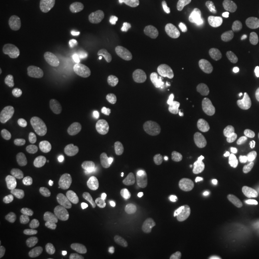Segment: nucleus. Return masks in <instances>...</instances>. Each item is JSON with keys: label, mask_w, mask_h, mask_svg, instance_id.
<instances>
[{"label": "nucleus", "mask_w": 259, "mask_h": 259, "mask_svg": "<svg viewBox=\"0 0 259 259\" xmlns=\"http://www.w3.org/2000/svg\"><path fill=\"white\" fill-rule=\"evenodd\" d=\"M35 246H36L37 250L44 254H51L55 250L54 243L49 238L45 237V236L38 237L35 242Z\"/></svg>", "instance_id": "20"}, {"label": "nucleus", "mask_w": 259, "mask_h": 259, "mask_svg": "<svg viewBox=\"0 0 259 259\" xmlns=\"http://www.w3.org/2000/svg\"><path fill=\"white\" fill-rule=\"evenodd\" d=\"M259 58V47L249 45L246 47V52L242 57V61L245 64H254Z\"/></svg>", "instance_id": "22"}, {"label": "nucleus", "mask_w": 259, "mask_h": 259, "mask_svg": "<svg viewBox=\"0 0 259 259\" xmlns=\"http://www.w3.org/2000/svg\"><path fill=\"white\" fill-rule=\"evenodd\" d=\"M3 145H4V141H3V138L1 137V138H0V148H2Z\"/></svg>", "instance_id": "32"}, {"label": "nucleus", "mask_w": 259, "mask_h": 259, "mask_svg": "<svg viewBox=\"0 0 259 259\" xmlns=\"http://www.w3.org/2000/svg\"><path fill=\"white\" fill-rule=\"evenodd\" d=\"M203 225L207 229L217 232L222 226V219L217 216H213L210 213H207L203 218Z\"/></svg>", "instance_id": "21"}, {"label": "nucleus", "mask_w": 259, "mask_h": 259, "mask_svg": "<svg viewBox=\"0 0 259 259\" xmlns=\"http://www.w3.org/2000/svg\"><path fill=\"white\" fill-rule=\"evenodd\" d=\"M192 259H218V250L212 241L202 238L196 241L191 250Z\"/></svg>", "instance_id": "13"}, {"label": "nucleus", "mask_w": 259, "mask_h": 259, "mask_svg": "<svg viewBox=\"0 0 259 259\" xmlns=\"http://www.w3.org/2000/svg\"><path fill=\"white\" fill-rule=\"evenodd\" d=\"M55 149L62 155L82 157L88 151V145L79 135L64 131L55 136Z\"/></svg>", "instance_id": "4"}, {"label": "nucleus", "mask_w": 259, "mask_h": 259, "mask_svg": "<svg viewBox=\"0 0 259 259\" xmlns=\"http://www.w3.org/2000/svg\"><path fill=\"white\" fill-rule=\"evenodd\" d=\"M208 26L204 20H194L179 29L177 37L181 46L185 47H197L204 42L208 36Z\"/></svg>", "instance_id": "5"}, {"label": "nucleus", "mask_w": 259, "mask_h": 259, "mask_svg": "<svg viewBox=\"0 0 259 259\" xmlns=\"http://www.w3.org/2000/svg\"><path fill=\"white\" fill-rule=\"evenodd\" d=\"M138 88H139L140 94L142 96H146L149 93H151L152 91H154L156 89V84L153 82V80H151L149 78H144V79L139 80Z\"/></svg>", "instance_id": "24"}, {"label": "nucleus", "mask_w": 259, "mask_h": 259, "mask_svg": "<svg viewBox=\"0 0 259 259\" xmlns=\"http://www.w3.org/2000/svg\"><path fill=\"white\" fill-rule=\"evenodd\" d=\"M5 102L7 107L16 110L21 116L31 117L39 110V101L37 96L24 88H13L6 93Z\"/></svg>", "instance_id": "1"}, {"label": "nucleus", "mask_w": 259, "mask_h": 259, "mask_svg": "<svg viewBox=\"0 0 259 259\" xmlns=\"http://www.w3.org/2000/svg\"><path fill=\"white\" fill-rule=\"evenodd\" d=\"M204 112H203V111H199V113H198V119H203L204 118Z\"/></svg>", "instance_id": "31"}, {"label": "nucleus", "mask_w": 259, "mask_h": 259, "mask_svg": "<svg viewBox=\"0 0 259 259\" xmlns=\"http://www.w3.org/2000/svg\"><path fill=\"white\" fill-rule=\"evenodd\" d=\"M29 218L26 213L16 211L11 213L0 227V243L4 247L12 246L19 240L27 230Z\"/></svg>", "instance_id": "3"}, {"label": "nucleus", "mask_w": 259, "mask_h": 259, "mask_svg": "<svg viewBox=\"0 0 259 259\" xmlns=\"http://www.w3.org/2000/svg\"><path fill=\"white\" fill-rule=\"evenodd\" d=\"M145 117L149 123L154 127V126H158L159 125V118H158V112L157 110L153 107L148 108L145 111Z\"/></svg>", "instance_id": "26"}, {"label": "nucleus", "mask_w": 259, "mask_h": 259, "mask_svg": "<svg viewBox=\"0 0 259 259\" xmlns=\"http://www.w3.org/2000/svg\"><path fill=\"white\" fill-rule=\"evenodd\" d=\"M247 5L250 6V8L259 13V0H246Z\"/></svg>", "instance_id": "29"}, {"label": "nucleus", "mask_w": 259, "mask_h": 259, "mask_svg": "<svg viewBox=\"0 0 259 259\" xmlns=\"http://www.w3.org/2000/svg\"><path fill=\"white\" fill-rule=\"evenodd\" d=\"M147 140L152 148L166 156H174L182 150L180 138L172 131L162 127L154 126L149 130Z\"/></svg>", "instance_id": "2"}, {"label": "nucleus", "mask_w": 259, "mask_h": 259, "mask_svg": "<svg viewBox=\"0 0 259 259\" xmlns=\"http://www.w3.org/2000/svg\"><path fill=\"white\" fill-rule=\"evenodd\" d=\"M10 167L19 175L27 174L28 167L27 154L24 150L18 149L14 151L9 159Z\"/></svg>", "instance_id": "16"}, {"label": "nucleus", "mask_w": 259, "mask_h": 259, "mask_svg": "<svg viewBox=\"0 0 259 259\" xmlns=\"http://www.w3.org/2000/svg\"><path fill=\"white\" fill-rule=\"evenodd\" d=\"M61 247L67 259H94L93 250L78 234H65L61 239Z\"/></svg>", "instance_id": "8"}, {"label": "nucleus", "mask_w": 259, "mask_h": 259, "mask_svg": "<svg viewBox=\"0 0 259 259\" xmlns=\"http://www.w3.org/2000/svg\"><path fill=\"white\" fill-rule=\"evenodd\" d=\"M111 0H81L79 15L84 24L93 26L97 24L108 14Z\"/></svg>", "instance_id": "7"}, {"label": "nucleus", "mask_w": 259, "mask_h": 259, "mask_svg": "<svg viewBox=\"0 0 259 259\" xmlns=\"http://www.w3.org/2000/svg\"><path fill=\"white\" fill-rule=\"evenodd\" d=\"M195 110L206 113L214 125L218 126L222 124L224 120V112L222 109L214 102L211 98L204 97L200 99L195 105Z\"/></svg>", "instance_id": "14"}, {"label": "nucleus", "mask_w": 259, "mask_h": 259, "mask_svg": "<svg viewBox=\"0 0 259 259\" xmlns=\"http://www.w3.org/2000/svg\"><path fill=\"white\" fill-rule=\"evenodd\" d=\"M99 212L105 224L111 229H118L124 222L120 206L110 198H103L99 203Z\"/></svg>", "instance_id": "11"}, {"label": "nucleus", "mask_w": 259, "mask_h": 259, "mask_svg": "<svg viewBox=\"0 0 259 259\" xmlns=\"http://www.w3.org/2000/svg\"><path fill=\"white\" fill-rule=\"evenodd\" d=\"M163 251L161 248L155 244H150L139 251L135 259H162Z\"/></svg>", "instance_id": "18"}, {"label": "nucleus", "mask_w": 259, "mask_h": 259, "mask_svg": "<svg viewBox=\"0 0 259 259\" xmlns=\"http://www.w3.org/2000/svg\"><path fill=\"white\" fill-rule=\"evenodd\" d=\"M88 114L94 126L102 131L103 133L111 135L118 131L119 123L116 116L111 110H109L102 104H92L89 107Z\"/></svg>", "instance_id": "6"}, {"label": "nucleus", "mask_w": 259, "mask_h": 259, "mask_svg": "<svg viewBox=\"0 0 259 259\" xmlns=\"http://www.w3.org/2000/svg\"><path fill=\"white\" fill-rule=\"evenodd\" d=\"M157 111L159 115L169 117L175 113V107L169 103H159V105L157 106Z\"/></svg>", "instance_id": "25"}, {"label": "nucleus", "mask_w": 259, "mask_h": 259, "mask_svg": "<svg viewBox=\"0 0 259 259\" xmlns=\"http://www.w3.org/2000/svg\"><path fill=\"white\" fill-rule=\"evenodd\" d=\"M24 188L29 194H39L45 189V183L38 177H28L24 182Z\"/></svg>", "instance_id": "19"}, {"label": "nucleus", "mask_w": 259, "mask_h": 259, "mask_svg": "<svg viewBox=\"0 0 259 259\" xmlns=\"http://www.w3.org/2000/svg\"><path fill=\"white\" fill-rule=\"evenodd\" d=\"M212 198L216 204H219L224 208H230L233 204V194L231 189L225 186L215 188L213 190Z\"/></svg>", "instance_id": "17"}, {"label": "nucleus", "mask_w": 259, "mask_h": 259, "mask_svg": "<svg viewBox=\"0 0 259 259\" xmlns=\"http://www.w3.org/2000/svg\"><path fill=\"white\" fill-rule=\"evenodd\" d=\"M214 162L219 171L225 174H229L236 167L237 157L230 151L220 150L215 155Z\"/></svg>", "instance_id": "15"}, {"label": "nucleus", "mask_w": 259, "mask_h": 259, "mask_svg": "<svg viewBox=\"0 0 259 259\" xmlns=\"http://www.w3.org/2000/svg\"><path fill=\"white\" fill-rule=\"evenodd\" d=\"M6 259H13V258H6Z\"/></svg>", "instance_id": "33"}, {"label": "nucleus", "mask_w": 259, "mask_h": 259, "mask_svg": "<svg viewBox=\"0 0 259 259\" xmlns=\"http://www.w3.org/2000/svg\"><path fill=\"white\" fill-rule=\"evenodd\" d=\"M237 3L240 7H244L247 5V1L246 0H237Z\"/></svg>", "instance_id": "30"}, {"label": "nucleus", "mask_w": 259, "mask_h": 259, "mask_svg": "<svg viewBox=\"0 0 259 259\" xmlns=\"http://www.w3.org/2000/svg\"><path fill=\"white\" fill-rule=\"evenodd\" d=\"M186 231L187 233L191 236V237H196L199 233V227L195 222H188L186 225Z\"/></svg>", "instance_id": "27"}, {"label": "nucleus", "mask_w": 259, "mask_h": 259, "mask_svg": "<svg viewBox=\"0 0 259 259\" xmlns=\"http://www.w3.org/2000/svg\"><path fill=\"white\" fill-rule=\"evenodd\" d=\"M233 109L243 117L250 121H259V102L247 93L236 92L231 96Z\"/></svg>", "instance_id": "10"}, {"label": "nucleus", "mask_w": 259, "mask_h": 259, "mask_svg": "<svg viewBox=\"0 0 259 259\" xmlns=\"http://www.w3.org/2000/svg\"><path fill=\"white\" fill-rule=\"evenodd\" d=\"M18 50L22 59L29 62L37 61L42 53L40 37L34 31H24L19 35Z\"/></svg>", "instance_id": "9"}, {"label": "nucleus", "mask_w": 259, "mask_h": 259, "mask_svg": "<svg viewBox=\"0 0 259 259\" xmlns=\"http://www.w3.org/2000/svg\"><path fill=\"white\" fill-rule=\"evenodd\" d=\"M236 39V36L230 32V31H224L220 34L219 37V45L222 47L223 49L230 50L232 49V45Z\"/></svg>", "instance_id": "23"}, {"label": "nucleus", "mask_w": 259, "mask_h": 259, "mask_svg": "<svg viewBox=\"0 0 259 259\" xmlns=\"http://www.w3.org/2000/svg\"><path fill=\"white\" fill-rule=\"evenodd\" d=\"M142 67H143V69H144L145 71L152 72V71H156V70H157V69L159 68V65H158V64H152V63L149 62V61H144V62L142 63Z\"/></svg>", "instance_id": "28"}, {"label": "nucleus", "mask_w": 259, "mask_h": 259, "mask_svg": "<svg viewBox=\"0 0 259 259\" xmlns=\"http://www.w3.org/2000/svg\"><path fill=\"white\" fill-rule=\"evenodd\" d=\"M166 8L160 4H148L139 12V20L145 26H154L167 19Z\"/></svg>", "instance_id": "12"}]
</instances>
